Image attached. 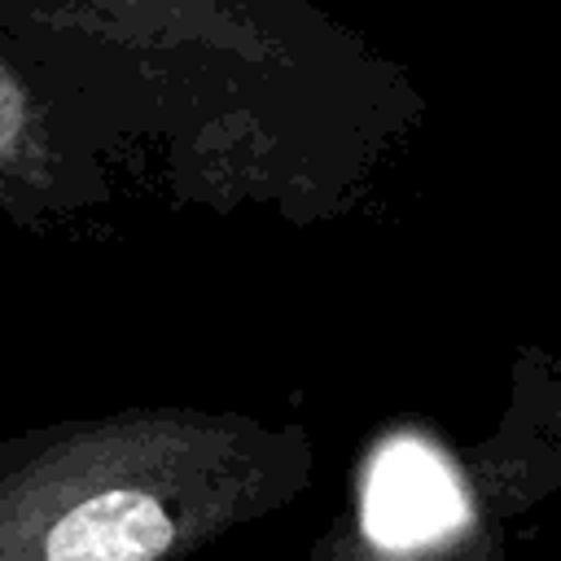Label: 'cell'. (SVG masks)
Returning a JSON list of instances; mask_svg holds the SVG:
<instances>
[{"label": "cell", "instance_id": "2", "mask_svg": "<svg viewBox=\"0 0 561 561\" xmlns=\"http://www.w3.org/2000/svg\"><path fill=\"white\" fill-rule=\"evenodd\" d=\"M552 381L513 390L500 425V456L482 443L456 456L430 430L403 425L364 460L355 508L311 548L307 561H500L504 526L526 513L557 473Z\"/></svg>", "mask_w": 561, "mask_h": 561}, {"label": "cell", "instance_id": "3", "mask_svg": "<svg viewBox=\"0 0 561 561\" xmlns=\"http://www.w3.org/2000/svg\"><path fill=\"white\" fill-rule=\"evenodd\" d=\"M96 202V180L57 140L48 110L0 53V210L44 228Z\"/></svg>", "mask_w": 561, "mask_h": 561}, {"label": "cell", "instance_id": "1", "mask_svg": "<svg viewBox=\"0 0 561 561\" xmlns=\"http://www.w3.org/2000/svg\"><path fill=\"white\" fill-rule=\"evenodd\" d=\"M311 430L210 408H123L0 443V561H188L294 504Z\"/></svg>", "mask_w": 561, "mask_h": 561}]
</instances>
